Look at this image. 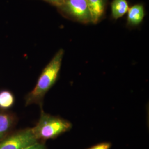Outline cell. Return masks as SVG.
I'll return each mask as SVG.
<instances>
[{
    "label": "cell",
    "instance_id": "cell-4",
    "mask_svg": "<svg viewBox=\"0 0 149 149\" xmlns=\"http://www.w3.org/2000/svg\"><path fill=\"white\" fill-rule=\"evenodd\" d=\"M38 142L31 128L10 133L0 140V149H24Z\"/></svg>",
    "mask_w": 149,
    "mask_h": 149
},
{
    "label": "cell",
    "instance_id": "cell-11",
    "mask_svg": "<svg viewBox=\"0 0 149 149\" xmlns=\"http://www.w3.org/2000/svg\"><path fill=\"white\" fill-rule=\"evenodd\" d=\"M24 149H46L44 145L39 142L36 143V144H33L31 146L28 147Z\"/></svg>",
    "mask_w": 149,
    "mask_h": 149
},
{
    "label": "cell",
    "instance_id": "cell-1",
    "mask_svg": "<svg viewBox=\"0 0 149 149\" xmlns=\"http://www.w3.org/2000/svg\"><path fill=\"white\" fill-rule=\"evenodd\" d=\"M64 54L60 49L44 68L35 87L25 97L26 106L36 104L42 107L44 97L58 78Z\"/></svg>",
    "mask_w": 149,
    "mask_h": 149
},
{
    "label": "cell",
    "instance_id": "cell-7",
    "mask_svg": "<svg viewBox=\"0 0 149 149\" xmlns=\"http://www.w3.org/2000/svg\"><path fill=\"white\" fill-rule=\"evenodd\" d=\"M16 120V116L13 114L0 109V140L10 134Z\"/></svg>",
    "mask_w": 149,
    "mask_h": 149
},
{
    "label": "cell",
    "instance_id": "cell-5",
    "mask_svg": "<svg viewBox=\"0 0 149 149\" xmlns=\"http://www.w3.org/2000/svg\"><path fill=\"white\" fill-rule=\"evenodd\" d=\"M90 12L92 23L97 24L104 18L108 0H87Z\"/></svg>",
    "mask_w": 149,
    "mask_h": 149
},
{
    "label": "cell",
    "instance_id": "cell-6",
    "mask_svg": "<svg viewBox=\"0 0 149 149\" xmlns=\"http://www.w3.org/2000/svg\"><path fill=\"white\" fill-rule=\"evenodd\" d=\"M145 15V8L143 4L137 3L129 7L127 12V27L132 28L138 27L143 21Z\"/></svg>",
    "mask_w": 149,
    "mask_h": 149
},
{
    "label": "cell",
    "instance_id": "cell-2",
    "mask_svg": "<svg viewBox=\"0 0 149 149\" xmlns=\"http://www.w3.org/2000/svg\"><path fill=\"white\" fill-rule=\"evenodd\" d=\"M71 128L72 124L69 121L49 114L42 109L38 122L31 129L38 141L56 138L60 135L70 130Z\"/></svg>",
    "mask_w": 149,
    "mask_h": 149
},
{
    "label": "cell",
    "instance_id": "cell-9",
    "mask_svg": "<svg viewBox=\"0 0 149 149\" xmlns=\"http://www.w3.org/2000/svg\"><path fill=\"white\" fill-rule=\"evenodd\" d=\"M15 97L10 91H0V109L7 111L13 106Z\"/></svg>",
    "mask_w": 149,
    "mask_h": 149
},
{
    "label": "cell",
    "instance_id": "cell-10",
    "mask_svg": "<svg viewBox=\"0 0 149 149\" xmlns=\"http://www.w3.org/2000/svg\"><path fill=\"white\" fill-rule=\"evenodd\" d=\"M111 144L109 143H103L97 144L88 149H110Z\"/></svg>",
    "mask_w": 149,
    "mask_h": 149
},
{
    "label": "cell",
    "instance_id": "cell-3",
    "mask_svg": "<svg viewBox=\"0 0 149 149\" xmlns=\"http://www.w3.org/2000/svg\"><path fill=\"white\" fill-rule=\"evenodd\" d=\"M56 8L62 16L71 21L82 24L92 23L87 0H64Z\"/></svg>",
    "mask_w": 149,
    "mask_h": 149
},
{
    "label": "cell",
    "instance_id": "cell-8",
    "mask_svg": "<svg viewBox=\"0 0 149 149\" xmlns=\"http://www.w3.org/2000/svg\"><path fill=\"white\" fill-rule=\"evenodd\" d=\"M111 15L115 20L127 13L129 6L127 0H113L111 3Z\"/></svg>",
    "mask_w": 149,
    "mask_h": 149
},
{
    "label": "cell",
    "instance_id": "cell-12",
    "mask_svg": "<svg viewBox=\"0 0 149 149\" xmlns=\"http://www.w3.org/2000/svg\"><path fill=\"white\" fill-rule=\"evenodd\" d=\"M43 1L56 7L59 5H60L64 0H43Z\"/></svg>",
    "mask_w": 149,
    "mask_h": 149
}]
</instances>
